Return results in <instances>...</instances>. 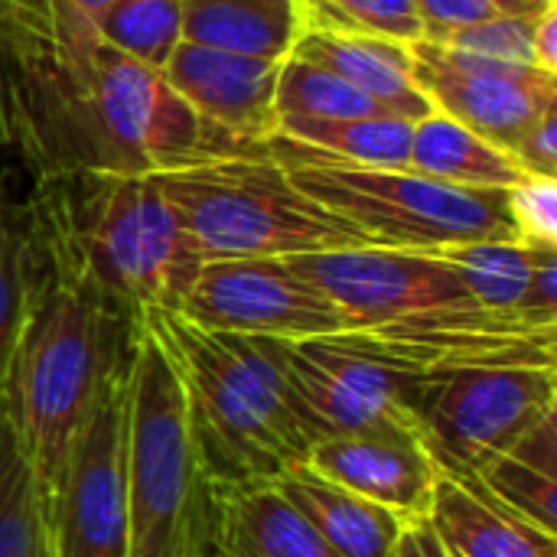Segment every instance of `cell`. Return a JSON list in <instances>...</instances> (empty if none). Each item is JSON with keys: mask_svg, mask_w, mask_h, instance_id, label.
<instances>
[{"mask_svg": "<svg viewBox=\"0 0 557 557\" xmlns=\"http://www.w3.org/2000/svg\"><path fill=\"white\" fill-rule=\"evenodd\" d=\"M310 441L388 434L421 441L414 388L424 369L375 333L274 339ZM424 444V441H421Z\"/></svg>", "mask_w": 557, "mask_h": 557, "instance_id": "ba28073f", "label": "cell"}, {"mask_svg": "<svg viewBox=\"0 0 557 557\" xmlns=\"http://www.w3.org/2000/svg\"><path fill=\"white\" fill-rule=\"evenodd\" d=\"M307 467L323 480L401 516L405 522L428 519L441 467L414 437L356 434L317 441Z\"/></svg>", "mask_w": 557, "mask_h": 557, "instance_id": "9a60e30c", "label": "cell"}, {"mask_svg": "<svg viewBox=\"0 0 557 557\" xmlns=\"http://www.w3.org/2000/svg\"><path fill=\"white\" fill-rule=\"evenodd\" d=\"M408 170L463 189H512L529 176L512 153L499 150L441 111L414 121Z\"/></svg>", "mask_w": 557, "mask_h": 557, "instance_id": "44dd1931", "label": "cell"}, {"mask_svg": "<svg viewBox=\"0 0 557 557\" xmlns=\"http://www.w3.org/2000/svg\"><path fill=\"white\" fill-rule=\"evenodd\" d=\"M170 356L215 493L274 486L313 447L274 339L206 330L176 310L137 317Z\"/></svg>", "mask_w": 557, "mask_h": 557, "instance_id": "7a4b0ae2", "label": "cell"}, {"mask_svg": "<svg viewBox=\"0 0 557 557\" xmlns=\"http://www.w3.org/2000/svg\"><path fill=\"white\" fill-rule=\"evenodd\" d=\"M411 127L414 121L395 114H372V117H277V134L304 144L310 150L330 153L336 160L356 166H382V170H405L411 150Z\"/></svg>", "mask_w": 557, "mask_h": 557, "instance_id": "cb8c5ba5", "label": "cell"}, {"mask_svg": "<svg viewBox=\"0 0 557 557\" xmlns=\"http://www.w3.org/2000/svg\"><path fill=\"white\" fill-rule=\"evenodd\" d=\"M532 59L542 72L557 75V7L545 10L535 20V36H532Z\"/></svg>", "mask_w": 557, "mask_h": 557, "instance_id": "e575fe53", "label": "cell"}, {"mask_svg": "<svg viewBox=\"0 0 557 557\" xmlns=\"http://www.w3.org/2000/svg\"><path fill=\"white\" fill-rule=\"evenodd\" d=\"M264 153L284 166L300 193L352 222L382 248L444 251L467 242L516 238L509 189H463L408 166H356L281 134L264 144Z\"/></svg>", "mask_w": 557, "mask_h": 557, "instance_id": "5b68a950", "label": "cell"}, {"mask_svg": "<svg viewBox=\"0 0 557 557\" xmlns=\"http://www.w3.org/2000/svg\"><path fill=\"white\" fill-rule=\"evenodd\" d=\"M277 72L281 62L183 39L160 75L202 121L248 147H264L277 134Z\"/></svg>", "mask_w": 557, "mask_h": 557, "instance_id": "5bb4252c", "label": "cell"}, {"mask_svg": "<svg viewBox=\"0 0 557 557\" xmlns=\"http://www.w3.org/2000/svg\"><path fill=\"white\" fill-rule=\"evenodd\" d=\"M300 33H356L395 42L424 39V23L411 0H297Z\"/></svg>", "mask_w": 557, "mask_h": 557, "instance_id": "83f0119b", "label": "cell"}, {"mask_svg": "<svg viewBox=\"0 0 557 557\" xmlns=\"http://www.w3.org/2000/svg\"><path fill=\"white\" fill-rule=\"evenodd\" d=\"M408 52L414 82L434 111L460 121L506 153L557 104V75L535 65L467 55L428 39L408 42Z\"/></svg>", "mask_w": 557, "mask_h": 557, "instance_id": "4fadbf2b", "label": "cell"}, {"mask_svg": "<svg viewBox=\"0 0 557 557\" xmlns=\"http://www.w3.org/2000/svg\"><path fill=\"white\" fill-rule=\"evenodd\" d=\"M336 557H392L408 525L401 516L323 480L307 463L274 483Z\"/></svg>", "mask_w": 557, "mask_h": 557, "instance_id": "ac0fdd59", "label": "cell"}, {"mask_svg": "<svg viewBox=\"0 0 557 557\" xmlns=\"http://www.w3.org/2000/svg\"><path fill=\"white\" fill-rule=\"evenodd\" d=\"M127 557L215 555V490L170 356L134 323L124 372Z\"/></svg>", "mask_w": 557, "mask_h": 557, "instance_id": "3957f363", "label": "cell"}, {"mask_svg": "<svg viewBox=\"0 0 557 557\" xmlns=\"http://www.w3.org/2000/svg\"><path fill=\"white\" fill-rule=\"evenodd\" d=\"M512 157L529 176H555L557 180V104L548 108L539 117V124L519 140Z\"/></svg>", "mask_w": 557, "mask_h": 557, "instance_id": "1f68e13d", "label": "cell"}, {"mask_svg": "<svg viewBox=\"0 0 557 557\" xmlns=\"http://www.w3.org/2000/svg\"><path fill=\"white\" fill-rule=\"evenodd\" d=\"M290 55L333 72L336 78H343L346 85L372 98L385 114L421 121L424 114L434 111V104L414 82L408 42L356 36V33L304 29Z\"/></svg>", "mask_w": 557, "mask_h": 557, "instance_id": "e0dca14e", "label": "cell"}, {"mask_svg": "<svg viewBox=\"0 0 557 557\" xmlns=\"http://www.w3.org/2000/svg\"><path fill=\"white\" fill-rule=\"evenodd\" d=\"M274 108L277 117H320V121L385 114L372 98H366L333 72L297 55H287L281 62Z\"/></svg>", "mask_w": 557, "mask_h": 557, "instance_id": "4316f807", "label": "cell"}, {"mask_svg": "<svg viewBox=\"0 0 557 557\" xmlns=\"http://www.w3.org/2000/svg\"><path fill=\"white\" fill-rule=\"evenodd\" d=\"M29 294H33V281H29L26 242L10 206L0 202V375H3L10 346L16 339L23 310L29 304Z\"/></svg>", "mask_w": 557, "mask_h": 557, "instance_id": "f546056e", "label": "cell"}, {"mask_svg": "<svg viewBox=\"0 0 557 557\" xmlns=\"http://www.w3.org/2000/svg\"><path fill=\"white\" fill-rule=\"evenodd\" d=\"M49 557H127L124 379L78 431L46 512Z\"/></svg>", "mask_w": 557, "mask_h": 557, "instance_id": "7c38bea8", "label": "cell"}, {"mask_svg": "<svg viewBox=\"0 0 557 557\" xmlns=\"http://www.w3.org/2000/svg\"><path fill=\"white\" fill-rule=\"evenodd\" d=\"M428 522L454 557H557L552 532L503 506L473 476L441 473Z\"/></svg>", "mask_w": 557, "mask_h": 557, "instance_id": "2e32d148", "label": "cell"}, {"mask_svg": "<svg viewBox=\"0 0 557 557\" xmlns=\"http://www.w3.org/2000/svg\"><path fill=\"white\" fill-rule=\"evenodd\" d=\"M555 245H525L516 238H493V242H467L437 251L454 264L467 294L476 307L499 313V317H525L557 323L535 310V274L542 251Z\"/></svg>", "mask_w": 557, "mask_h": 557, "instance_id": "7402d4cb", "label": "cell"}, {"mask_svg": "<svg viewBox=\"0 0 557 557\" xmlns=\"http://www.w3.org/2000/svg\"><path fill=\"white\" fill-rule=\"evenodd\" d=\"M392 557H454L444 542L437 539V532L431 529L428 519H414L401 529V539L395 545V555Z\"/></svg>", "mask_w": 557, "mask_h": 557, "instance_id": "836d02e7", "label": "cell"}, {"mask_svg": "<svg viewBox=\"0 0 557 557\" xmlns=\"http://www.w3.org/2000/svg\"><path fill=\"white\" fill-rule=\"evenodd\" d=\"M78 248L75 277L127 320L180 310L202 268L180 215L150 176H104Z\"/></svg>", "mask_w": 557, "mask_h": 557, "instance_id": "52a82bcc", "label": "cell"}, {"mask_svg": "<svg viewBox=\"0 0 557 557\" xmlns=\"http://www.w3.org/2000/svg\"><path fill=\"white\" fill-rule=\"evenodd\" d=\"M176 313L206 330L258 339H307L346 330L336 307L290 258L206 261Z\"/></svg>", "mask_w": 557, "mask_h": 557, "instance_id": "8fae6325", "label": "cell"}, {"mask_svg": "<svg viewBox=\"0 0 557 557\" xmlns=\"http://www.w3.org/2000/svg\"><path fill=\"white\" fill-rule=\"evenodd\" d=\"M212 557H222V555H219V552H215V555H212Z\"/></svg>", "mask_w": 557, "mask_h": 557, "instance_id": "8d00e7d4", "label": "cell"}, {"mask_svg": "<svg viewBox=\"0 0 557 557\" xmlns=\"http://www.w3.org/2000/svg\"><path fill=\"white\" fill-rule=\"evenodd\" d=\"M535 20L499 13V16H490L483 23H470V26L424 29V39L437 42L444 49H454V52H467V55H483V59L516 62V65H535V59H532Z\"/></svg>", "mask_w": 557, "mask_h": 557, "instance_id": "f1b7e54d", "label": "cell"}, {"mask_svg": "<svg viewBox=\"0 0 557 557\" xmlns=\"http://www.w3.org/2000/svg\"><path fill=\"white\" fill-rule=\"evenodd\" d=\"M512 232L525 245H555L557 248V180L555 176H525L509 193Z\"/></svg>", "mask_w": 557, "mask_h": 557, "instance_id": "4dcf8cb0", "label": "cell"}, {"mask_svg": "<svg viewBox=\"0 0 557 557\" xmlns=\"http://www.w3.org/2000/svg\"><path fill=\"white\" fill-rule=\"evenodd\" d=\"M111 0H62L65 13H69V23L75 26V33L88 42H98V33H95V23L98 16L108 10Z\"/></svg>", "mask_w": 557, "mask_h": 557, "instance_id": "d590c367", "label": "cell"}, {"mask_svg": "<svg viewBox=\"0 0 557 557\" xmlns=\"http://www.w3.org/2000/svg\"><path fill=\"white\" fill-rule=\"evenodd\" d=\"M548 414H557V362L441 366L428 369L414 388L421 441L441 473L454 476H480Z\"/></svg>", "mask_w": 557, "mask_h": 557, "instance_id": "9c48e42d", "label": "cell"}, {"mask_svg": "<svg viewBox=\"0 0 557 557\" xmlns=\"http://www.w3.org/2000/svg\"><path fill=\"white\" fill-rule=\"evenodd\" d=\"M215 552L222 557H336L277 486L215 493Z\"/></svg>", "mask_w": 557, "mask_h": 557, "instance_id": "d6986e66", "label": "cell"}, {"mask_svg": "<svg viewBox=\"0 0 557 557\" xmlns=\"http://www.w3.org/2000/svg\"><path fill=\"white\" fill-rule=\"evenodd\" d=\"M424 29H450L499 16L490 0H411Z\"/></svg>", "mask_w": 557, "mask_h": 557, "instance_id": "d6a6232c", "label": "cell"}, {"mask_svg": "<svg viewBox=\"0 0 557 557\" xmlns=\"http://www.w3.org/2000/svg\"><path fill=\"white\" fill-rule=\"evenodd\" d=\"M150 180L180 215L202 264L375 245L352 222L300 193L264 150L150 173Z\"/></svg>", "mask_w": 557, "mask_h": 557, "instance_id": "277c9868", "label": "cell"}, {"mask_svg": "<svg viewBox=\"0 0 557 557\" xmlns=\"http://www.w3.org/2000/svg\"><path fill=\"white\" fill-rule=\"evenodd\" d=\"M134 320L78 277L33 287L0 375V418L29 463L42 506L98 401L124 379Z\"/></svg>", "mask_w": 557, "mask_h": 557, "instance_id": "6da1fadb", "label": "cell"}, {"mask_svg": "<svg viewBox=\"0 0 557 557\" xmlns=\"http://www.w3.org/2000/svg\"><path fill=\"white\" fill-rule=\"evenodd\" d=\"M95 33L104 46L163 72L166 59L183 42L180 0H111Z\"/></svg>", "mask_w": 557, "mask_h": 557, "instance_id": "484cf974", "label": "cell"}, {"mask_svg": "<svg viewBox=\"0 0 557 557\" xmlns=\"http://www.w3.org/2000/svg\"><path fill=\"white\" fill-rule=\"evenodd\" d=\"M480 480L503 506L532 525L557 532V414L539 421L512 447L486 463Z\"/></svg>", "mask_w": 557, "mask_h": 557, "instance_id": "603a6c76", "label": "cell"}, {"mask_svg": "<svg viewBox=\"0 0 557 557\" xmlns=\"http://www.w3.org/2000/svg\"><path fill=\"white\" fill-rule=\"evenodd\" d=\"M85 157L101 176H150L222 157L258 153L215 124L202 121L157 69L95 42L82 72Z\"/></svg>", "mask_w": 557, "mask_h": 557, "instance_id": "8992f818", "label": "cell"}, {"mask_svg": "<svg viewBox=\"0 0 557 557\" xmlns=\"http://www.w3.org/2000/svg\"><path fill=\"white\" fill-rule=\"evenodd\" d=\"M0 557H49L42 493L3 418H0Z\"/></svg>", "mask_w": 557, "mask_h": 557, "instance_id": "d4e9b609", "label": "cell"}, {"mask_svg": "<svg viewBox=\"0 0 557 557\" xmlns=\"http://www.w3.org/2000/svg\"><path fill=\"white\" fill-rule=\"evenodd\" d=\"M183 39L284 62L300 36L297 0H180Z\"/></svg>", "mask_w": 557, "mask_h": 557, "instance_id": "ffe728a7", "label": "cell"}, {"mask_svg": "<svg viewBox=\"0 0 557 557\" xmlns=\"http://www.w3.org/2000/svg\"><path fill=\"white\" fill-rule=\"evenodd\" d=\"M290 261L356 333H388L476 307L454 264L437 251L366 245Z\"/></svg>", "mask_w": 557, "mask_h": 557, "instance_id": "30bf717a", "label": "cell"}]
</instances>
